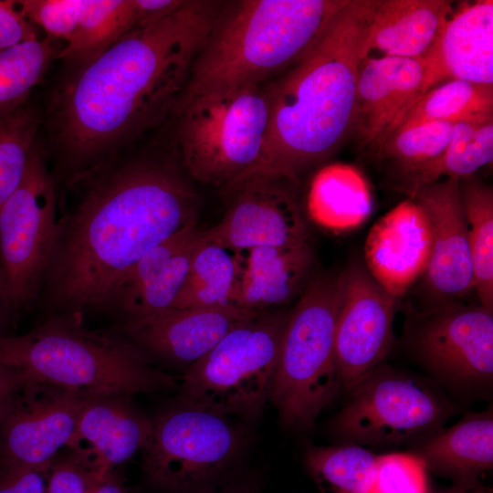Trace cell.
Wrapping results in <instances>:
<instances>
[{"instance_id":"d6a6232c","label":"cell","mask_w":493,"mask_h":493,"mask_svg":"<svg viewBox=\"0 0 493 493\" xmlns=\"http://www.w3.org/2000/svg\"><path fill=\"white\" fill-rule=\"evenodd\" d=\"M54 38L35 39L0 50V115L26 103L61 48Z\"/></svg>"},{"instance_id":"30bf717a","label":"cell","mask_w":493,"mask_h":493,"mask_svg":"<svg viewBox=\"0 0 493 493\" xmlns=\"http://www.w3.org/2000/svg\"><path fill=\"white\" fill-rule=\"evenodd\" d=\"M57 214L56 183L37 142L20 184L0 207V289L16 314L37 301Z\"/></svg>"},{"instance_id":"7a4b0ae2","label":"cell","mask_w":493,"mask_h":493,"mask_svg":"<svg viewBox=\"0 0 493 493\" xmlns=\"http://www.w3.org/2000/svg\"><path fill=\"white\" fill-rule=\"evenodd\" d=\"M224 5L184 0L63 80L51 99L47 121L64 184L173 114Z\"/></svg>"},{"instance_id":"8992f818","label":"cell","mask_w":493,"mask_h":493,"mask_svg":"<svg viewBox=\"0 0 493 493\" xmlns=\"http://www.w3.org/2000/svg\"><path fill=\"white\" fill-rule=\"evenodd\" d=\"M174 115L183 168L194 180L224 189L259 163L270 119L269 81L201 96Z\"/></svg>"},{"instance_id":"f35d334b","label":"cell","mask_w":493,"mask_h":493,"mask_svg":"<svg viewBox=\"0 0 493 493\" xmlns=\"http://www.w3.org/2000/svg\"><path fill=\"white\" fill-rule=\"evenodd\" d=\"M37 38L36 26L22 14L14 0H0V50Z\"/></svg>"},{"instance_id":"ac0fdd59","label":"cell","mask_w":493,"mask_h":493,"mask_svg":"<svg viewBox=\"0 0 493 493\" xmlns=\"http://www.w3.org/2000/svg\"><path fill=\"white\" fill-rule=\"evenodd\" d=\"M256 312L235 305L171 308L120 321L111 330L144 353L177 363H188L189 367L227 332Z\"/></svg>"},{"instance_id":"e575fe53","label":"cell","mask_w":493,"mask_h":493,"mask_svg":"<svg viewBox=\"0 0 493 493\" xmlns=\"http://www.w3.org/2000/svg\"><path fill=\"white\" fill-rule=\"evenodd\" d=\"M454 127L453 122L430 121L395 130L383 143L377 159L391 163L395 176L416 169L445 152Z\"/></svg>"},{"instance_id":"277c9868","label":"cell","mask_w":493,"mask_h":493,"mask_svg":"<svg viewBox=\"0 0 493 493\" xmlns=\"http://www.w3.org/2000/svg\"><path fill=\"white\" fill-rule=\"evenodd\" d=\"M348 1L225 2L173 114L201 96L278 77L309 49Z\"/></svg>"},{"instance_id":"1f68e13d","label":"cell","mask_w":493,"mask_h":493,"mask_svg":"<svg viewBox=\"0 0 493 493\" xmlns=\"http://www.w3.org/2000/svg\"><path fill=\"white\" fill-rule=\"evenodd\" d=\"M377 456L358 446H309L306 468L320 493H371Z\"/></svg>"},{"instance_id":"6da1fadb","label":"cell","mask_w":493,"mask_h":493,"mask_svg":"<svg viewBox=\"0 0 493 493\" xmlns=\"http://www.w3.org/2000/svg\"><path fill=\"white\" fill-rule=\"evenodd\" d=\"M197 198L171 158L121 152L64 184L37 305L48 315L101 312L114 284L151 248L196 224Z\"/></svg>"},{"instance_id":"74e56055","label":"cell","mask_w":493,"mask_h":493,"mask_svg":"<svg viewBox=\"0 0 493 493\" xmlns=\"http://www.w3.org/2000/svg\"><path fill=\"white\" fill-rule=\"evenodd\" d=\"M16 7L35 26L54 39L71 37L79 15L81 0H14Z\"/></svg>"},{"instance_id":"2e32d148","label":"cell","mask_w":493,"mask_h":493,"mask_svg":"<svg viewBox=\"0 0 493 493\" xmlns=\"http://www.w3.org/2000/svg\"><path fill=\"white\" fill-rule=\"evenodd\" d=\"M410 198L426 214L432 236L427 267L421 280L437 304L457 301L474 291L467 224L460 180L428 184Z\"/></svg>"},{"instance_id":"836d02e7","label":"cell","mask_w":493,"mask_h":493,"mask_svg":"<svg viewBox=\"0 0 493 493\" xmlns=\"http://www.w3.org/2000/svg\"><path fill=\"white\" fill-rule=\"evenodd\" d=\"M40 123L39 113L26 103L0 115V207L24 177Z\"/></svg>"},{"instance_id":"f546056e","label":"cell","mask_w":493,"mask_h":493,"mask_svg":"<svg viewBox=\"0 0 493 493\" xmlns=\"http://www.w3.org/2000/svg\"><path fill=\"white\" fill-rule=\"evenodd\" d=\"M467 224L474 291L479 305L493 311V190L472 176L460 179Z\"/></svg>"},{"instance_id":"4dcf8cb0","label":"cell","mask_w":493,"mask_h":493,"mask_svg":"<svg viewBox=\"0 0 493 493\" xmlns=\"http://www.w3.org/2000/svg\"><path fill=\"white\" fill-rule=\"evenodd\" d=\"M490 116H493V85L453 79L426 91L407 110L393 131L430 121L456 123Z\"/></svg>"},{"instance_id":"5b68a950","label":"cell","mask_w":493,"mask_h":493,"mask_svg":"<svg viewBox=\"0 0 493 493\" xmlns=\"http://www.w3.org/2000/svg\"><path fill=\"white\" fill-rule=\"evenodd\" d=\"M0 362L32 382L89 396H132L179 385L122 335L91 330L78 315H48L27 333L1 338Z\"/></svg>"},{"instance_id":"3957f363","label":"cell","mask_w":493,"mask_h":493,"mask_svg":"<svg viewBox=\"0 0 493 493\" xmlns=\"http://www.w3.org/2000/svg\"><path fill=\"white\" fill-rule=\"evenodd\" d=\"M374 0H349L309 49L269 81L270 119L258 165L298 180L351 135L361 47ZM239 180V181H240Z\"/></svg>"},{"instance_id":"d590c367","label":"cell","mask_w":493,"mask_h":493,"mask_svg":"<svg viewBox=\"0 0 493 493\" xmlns=\"http://www.w3.org/2000/svg\"><path fill=\"white\" fill-rule=\"evenodd\" d=\"M425 467L419 456L411 454L377 456L371 493H425Z\"/></svg>"},{"instance_id":"b9f144b4","label":"cell","mask_w":493,"mask_h":493,"mask_svg":"<svg viewBox=\"0 0 493 493\" xmlns=\"http://www.w3.org/2000/svg\"><path fill=\"white\" fill-rule=\"evenodd\" d=\"M261 475L253 470L241 471L222 485L205 493H261Z\"/></svg>"},{"instance_id":"8fae6325","label":"cell","mask_w":493,"mask_h":493,"mask_svg":"<svg viewBox=\"0 0 493 493\" xmlns=\"http://www.w3.org/2000/svg\"><path fill=\"white\" fill-rule=\"evenodd\" d=\"M349 391V402L333 425L352 443H400L431 429L443 416V407L427 388L379 367Z\"/></svg>"},{"instance_id":"4fadbf2b","label":"cell","mask_w":493,"mask_h":493,"mask_svg":"<svg viewBox=\"0 0 493 493\" xmlns=\"http://www.w3.org/2000/svg\"><path fill=\"white\" fill-rule=\"evenodd\" d=\"M337 288L335 362L341 387L350 390L388 354L398 299L357 260L338 274Z\"/></svg>"},{"instance_id":"ee69618b","label":"cell","mask_w":493,"mask_h":493,"mask_svg":"<svg viewBox=\"0 0 493 493\" xmlns=\"http://www.w3.org/2000/svg\"><path fill=\"white\" fill-rule=\"evenodd\" d=\"M16 315L0 289V339L8 335L6 333L7 327Z\"/></svg>"},{"instance_id":"603a6c76","label":"cell","mask_w":493,"mask_h":493,"mask_svg":"<svg viewBox=\"0 0 493 493\" xmlns=\"http://www.w3.org/2000/svg\"><path fill=\"white\" fill-rule=\"evenodd\" d=\"M237 273L233 305L268 310L299 297L312 278V243L257 246L236 253Z\"/></svg>"},{"instance_id":"8d00e7d4","label":"cell","mask_w":493,"mask_h":493,"mask_svg":"<svg viewBox=\"0 0 493 493\" xmlns=\"http://www.w3.org/2000/svg\"><path fill=\"white\" fill-rule=\"evenodd\" d=\"M46 493H89L99 483L92 457L80 446L65 447L48 472Z\"/></svg>"},{"instance_id":"9a60e30c","label":"cell","mask_w":493,"mask_h":493,"mask_svg":"<svg viewBox=\"0 0 493 493\" xmlns=\"http://www.w3.org/2000/svg\"><path fill=\"white\" fill-rule=\"evenodd\" d=\"M90 397L31 382L0 416V468H30L47 476Z\"/></svg>"},{"instance_id":"f1b7e54d","label":"cell","mask_w":493,"mask_h":493,"mask_svg":"<svg viewBox=\"0 0 493 493\" xmlns=\"http://www.w3.org/2000/svg\"><path fill=\"white\" fill-rule=\"evenodd\" d=\"M236 273V254L205 238L202 230L185 282L173 308L233 305Z\"/></svg>"},{"instance_id":"52a82bcc","label":"cell","mask_w":493,"mask_h":493,"mask_svg":"<svg viewBox=\"0 0 493 493\" xmlns=\"http://www.w3.org/2000/svg\"><path fill=\"white\" fill-rule=\"evenodd\" d=\"M152 423L141 452L144 493H205L241 472L246 432L229 416L178 400Z\"/></svg>"},{"instance_id":"9c48e42d","label":"cell","mask_w":493,"mask_h":493,"mask_svg":"<svg viewBox=\"0 0 493 493\" xmlns=\"http://www.w3.org/2000/svg\"><path fill=\"white\" fill-rule=\"evenodd\" d=\"M289 312L257 311L191 364L178 400L254 423L272 393Z\"/></svg>"},{"instance_id":"cb8c5ba5","label":"cell","mask_w":493,"mask_h":493,"mask_svg":"<svg viewBox=\"0 0 493 493\" xmlns=\"http://www.w3.org/2000/svg\"><path fill=\"white\" fill-rule=\"evenodd\" d=\"M452 12L446 0H374L361 61L372 54L423 59Z\"/></svg>"},{"instance_id":"d6986e66","label":"cell","mask_w":493,"mask_h":493,"mask_svg":"<svg viewBox=\"0 0 493 493\" xmlns=\"http://www.w3.org/2000/svg\"><path fill=\"white\" fill-rule=\"evenodd\" d=\"M201 231L188 226L147 251L110 289L100 313L120 322L173 308Z\"/></svg>"},{"instance_id":"7c38bea8","label":"cell","mask_w":493,"mask_h":493,"mask_svg":"<svg viewBox=\"0 0 493 493\" xmlns=\"http://www.w3.org/2000/svg\"><path fill=\"white\" fill-rule=\"evenodd\" d=\"M298 180L257 174L222 193L230 199L223 219L203 231L205 238L238 253L257 246L311 243V234L297 194Z\"/></svg>"},{"instance_id":"4316f807","label":"cell","mask_w":493,"mask_h":493,"mask_svg":"<svg viewBox=\"0 0 493 493\" xmlns=\"http://www.w3.org/2000/svg\"><path fill=\"white\" fill-rule=\"evenodd\" d=\"M419 456L425 466L468 482L493 466L492 414L467 416L426 443Z\"/></svg>"},{"instance_id":"ffe728a7","label":"cell","mask_w":493,"mask_h":493,"mask_svg":"<svg viewBox=\"0 0 493 493\" xmlns=\"http://www.w3.org/2000/svg\"><path fill=\"white\" fill-rule=\"evenodd\" d=\"M432 236L425 212L408 197L370 229L364 265L372 277L396 299L424 276Z\"/></svg>"},{"instance_id":"7402d4cb","label":"cell","mask_w":493,"mask_h":493,"mask_svg":"<svg viewBox=\"0 0 493 493\" xmlns=\"http://www.w3.org/2000/svg\"><path fill=\"white\" fill-rule=\"evenodd\" d=\"M152 418L134 404L131 395L90 397L79 420L69 446H80L92 457L99 481L148 445Z\"/></svg>"},{"instance_id":"44dd1931","label":"cell","mask_w":493,"mask_h":493,"mask_svg":"<svg viewBox=\"0 0 493 493\" xmlns=\"http://www.w3.org/2000/svg\"><path fill=\"white\" fill-rule=\"evenodd\" d=\"M422 60L423 95L453 79L493 85L492 0L461 3Z\"/></svg>"},{"instance_id":"d4e9b609","label":"cell","mask_w":493,"mask_h":493,"mask_svg":"<svg viewBox=\"0 0 493 493\" xmlns=\"http://www.w3.org/2000/svg\"><path fill=\"white\" fill-rule=\"evenodd\" d=\"M154 20L145 0H81L75 30L57 59L81 67L126 33Z\"/></svg>"},{"instance_id":"60d3db41","label":"cell","mask_w":493,"mask_h":493,"mask_svg":"<svg viewBox=\"0 0 493 493\" xmlns=\"http://www.w3.org/2000/svg\"><path fill=\"white\" fill-rule=\"evenodd\" d=\"M30 383L20 370L0 362V416Z\"/></svg>"},{"instance_id":"83f0119b","label":"cell","mask_w":493,"mask_h":493,"mask_svg":"<svg viewBox=\"0 0 493 493\" xmlns=\"http://www.w3.org/2000/svg\"><path fill=\"white\" fill-rule=\"evenodd\" d=\"M309 217L334 233L360 226L372 212L364 181L345 166L326 167L315 177L308 203Z\"/></svg>"},{"instance_id":"5bb4252c","label":"cell","mask_w":493,"mask_h":493,"mask_svg":"<svg viewBox=\"0 0 493 493\" xmlns=\"http://www.w3.org/2000/svg\"><path fill=\"white\" fill-rule=\"evenodd\" d=\"M411 344L435 374L457 384L493 377V311L457 301L434 305L412 324Z\"/></svg>"},{"instance_id":"484cf974","label":"cell","mask_w":493,"mask_h":493,"mask_svg":"<svg viewBox=\"0 0 493 493\" xmlns=\"http://www.w3.org/2000/svg\"><path fill=\"white\" fill-rule=\"evenodd\" d=\"M493 160V116L455 123L448 147L436 159L394 177L395 187L411 197L440 178L472 176Z\"/></svg>"},{"instance_id":"ab89813d","label":"cell","mask_w":493,"mask_h":493,"mask_svg":"<svg viewBox=\"0 0 493 493\" xmlns=\"http://www.w3.org/2000/svg\"><path fill=\"white\" fill-rule=\"evenodd\" d=\"M47 475L24 467L0 468V493H46Z\"/></svg>"},{"instance_id":"ba28073f","label":"cell","mask_w":493,"mask_h":493,"mask_svg":"<svg viewBox=\"0 0 493 493\" xmlns=\"http://www.w3.org/2000/svg\"><path fill=\"white\" fill-rule=\"evenodd\" d=\"M337 277H312L288 314L269 400L288 428L310 427L341 387L335 362Z\"/></svg>"},{"instance_id":"e0dca14e","label":"cell","mask_w":493,"mask_h":493,"mask_svg":"<svg viewBox=\"0 0 493 493\" xmlns=\"http://www.w3.org/2000/svg\"><path fill=\"white\" fill-rule=\"evenodd\" d=\"M425 72L419 58L381 57L361 61L351 132L361 152L378 157L401 119L422 97Z\"/></svg>"},{"instance_id":"7bdbcfd3","label":"cell","mask_w":493,"mask_h":493,"mask_svg":"<svg viewBox=\"0 0 493 493\" xmlns=\"http://www.w3.org/2000/svg\"><path fill=\"white\" fill-rule=\"evenodd\" d=\"M89 493H127L121 479L111 472Z\"/></svg>"}]
</instances>
